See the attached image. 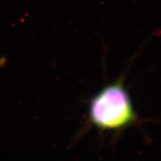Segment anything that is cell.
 <instances>
[{
  "label": "cell",
  "instance_id": "obj_2",
  "mask_svg": "<svg viewBox=\"0 0 161 161\" xmlns=\"http://www.w3.org/2000/svg\"><path fill=\"white\" fill-rule=\"evenodd\" d=\"M6 63V58H0V67H3L5 64Z\"/></svg>",
  "mask_w": 161,
  "mask_h": 161
},
{
  "label": "cell",
  "instance_id": "obj_1",
  "mask_svg": "<svg viewBox=\"0 0 161 161\" xmlns=\"http://www.w3.org/2000/svg\"><path fill=\"white\" fill-rule=\"evenodd\" d=\"M88 114L89 124L101 131L119 132L140 122L122 79L105 86L92 98Z\"/></svg>",
  "mask_w": 161,
  "mask_h": 161
}]
</instances>
